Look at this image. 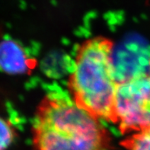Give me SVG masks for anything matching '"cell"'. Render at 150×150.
Instances as JSON below:
<instances>
[{
    "label": "cell",
    "mask_w": 150,
    "mask_h": 150,
    "mask_svg": "<svg viewBox=\"0 0 150 150\" xmlns=\"http://www.w3.org/2000/svg\"><path fill=\"white\" fill-rule=\"evenodd\" d=\"M15 129L9 121L0 117V150H6L13 143Z\"/></svg>",
    "instance_id": "6"
},
{
    "label": "cell",
    "mask_w": 150,
    "mask_h": 150,
    "mask_svg": "<svg viewBox=\"0 0 150 150\" xmlns=\"http://www.w3.org/2000/svg\"><path fill=\"white\" fill-rule=\"evenodd\" d=\"M114 47L113 40L102 36L82 42L76 50L74 69L67 86L72 101L79 108L98 120L115 124L117 82L114 76Z\"/></svg>",
    "instance_id": "2"
},
{
    "label": "cell",
    "mask_w": 150,
    "mask_h": 150,
    "mask_svg": "<svg viewBox=\"0 0 150 150\" xmlns=\"http://www.w3.org/2000/svg\"><path fill=\"white\" fill-rule=\"evenodd\" d=\"M25 6H26V4H25V1H21V7H25Z\"/></svg>",
    "instance_id": "7"
},
{
    "label": "cell",
    "mask_w": 150,
    "mask_h": 150,
    "mask_svg": "<svg viewBox=\"0 0 150 150\" xmlns=\"http://www.w3.org/2000/svg\"><path fill=\"white\" fill-rule=\"evenodd\" d=\"M125 150H150V127L132 133L120 142Z\"/></svg>",
    "instance_id": "5"
},
{
    "label": "cell",
    "mask_w": 150,
    "mask_h": 150,
    "mask_svg": "<svg viewBox=\"0 0 150 150\" xmlns=\"http://www.w3.org/2000/svg\"><path fill=\"white\" fill-rule=\"evenodd\" d=\"M34 60L27 57L22 48L11 40L0 42V69L10 74H21L31 70Z\"/></svg>",
    "instance_id": "4"
},
{
    "label": "cell",
    "mask_w": 150,
    "mask_h": 150,
    "mask_svg": "<svg viewBox=\"0 0 150 150\" xmlns=\"http://www.w3.org/2000/svg\"><path fill=\"white\" fill-rule=\"evenodd\" d=\"M149 71L148 73H149V75L150 76V60H149Z\"/></svg>",
    "instance_id": "9"
},
{
    "label": "cell",
    "mask_w": 150,
    "mask_h": 150,
    "mask_svg": "<svg viewBox=\"0 0 150 150\" xmlns=\"http://www.w3.org/2000/svg\"><path fill=\"white\" fill-rule=\"evenodd\" d=\"M115 125L122 135L150 127V76L141 73L117 82L114 102Z\"/></svg>",
    "instance_id": "3"
},
{
    "label": "cell",
    "mask_w": 150,
    "mask_h": 150,
    "mask_svg": "<svg viewBox=\"0 0 150 150\" xmlns=\"http://www.w3.org/2000/svg\"><path fill=\"white\" fill-rule=\"evenodd\" d=\"M32 142L34 150H112L111 136L98 119L53 94L37 108Z\"/></svg>",
    "instance_id": "1"
},
{
    "label": "cell",
    "mask_w": 150,
    "mask_h": 150,
    "mask_svg": "<svg viewBox=\"0 0 150 150\" xmlns=\"http://www.w3.org/2000/svg\"><path fill=\"white\" fill-rule=\"evenodd\" d=\"M51 2H53V5H56V4H57V2H56L55 0H51Z\"/></svg>",
    "instance_id": "8"
}]
</instances>
